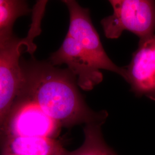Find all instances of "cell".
Here are the masks:
<instances>
[{
    "label": "cell",
    "instance_id": "cell-1",
    "mask_svg": "<svg viewBox=\"0 0 155 155\" xmlns=\"http://www.w3.org/2000/svg\"><path fill=\"white\" fill-rule=\"evenodd\" d=\"M21 66L18 94L32 100L61 127L105 122L107 111L96 112L89 107L78 90L76 78L67 68L37 61L21 63Z\"/></svg>",
    "mask_w": 155,
    "mask_h": 155
},
{
    "label": "cell",
    "instance_id": "cell-2",
    "mask_svg": "<svg viewBox=\"0 0 155 155\" xmlns=\"http://www.w3.org/2000/svg\"><path fill=\"white\" fill-rule=\"evenodd\" d=\"M47 4L45 1H39L34 6L32 22L25 38L19 39L13 36L0 40V132L22 84L20 56L27 52L32 54L36 49L34 39L41 33Z\"/></svg>",
    "mask_w": 155,
    "mask_h": 155
},
{
    "label": "cell",
    "instance_id": "cell-3",
    "mask_svg": "<svg viewBox=\"0 0 155 155\" xmlns=\"http://www.w3.org/2000/svg\"><path fill=\"white\" fill-rule=\"evenodd\" d=\"M113 14L101 24L106 37L116 39L128 31L140 40L155 33V1L150 0H111Z\"/></svg>",
    "mask_w": 155,
    "mask_h": 155
},
{
    "label": "cell",
    "instance_id": "cell-4",
    "mask_svg": "<svg viewBox=\"0 0 155 155\" xmlns=\"http://www.w3.org/2000/svg\"><path fill=\"white\" fill-rule=\"evenodd\" d=\"M61 127L32 100L18 94L0 132V142L12 137L55 139Z\"/></svg>",
    "mask_w": 155,
    "mask_h": 155
},
{
    "label": "cell",
    "instance_id": "cell-5",
    "mask_svg": "<svg viewBox=\"0 0 155 155\" xmlns=\"http://www.w3.org/2000/svg\"><path fill=\"white\" fill-rule=\"evenodd\" d=\"M70 15V25L67 35L74 39L100 70L116 73L124 78L123 67L117 66L107 56L100 36L91 22L89 9L84 8L76 1L64 0Z\"/></svg>",
    "mask_w": 155,
    "mask_h": 155
},
{
    "label": "cell",
    "instance_id": "cell-6",
    "mask_svg": "<svg viewBox=\"0 0 155 155\" xmlns=\"http://www.w3.org/2000/svg\"><path fill=\"white\" fill-rule=\"evenodd\" d=\"M123 68V78L136 95L155 101V33L140 40L130 64Z\"/></svg>",
    "mask_w": 155,
    "mask_h": 155
},
{
    "label": "cell",
    "instance_id": "cell-7",
    "mask_svg": "<svg viewBox=\"0 0 155 155\" xmlns=\"http://www.w3.org/2000/svg\"><path fill=\"white\" fill-rule=\"evenodd\" d=\"M50 63L55 66L66 64L67 69L76 78L78 86L86 91L93 90L103 80L100 69L67 34L59 49L51 56Z\"/></svg>",
    "mask_w": 155,
    "mask_h": 155
},
{
    "label": "cell",
    "instance_id": "cell-8",
    "mask_svg": "<svg viewBox=\"0 0 155 155\" xmlns=\"http://www.w3.org/2000/svg\"><path fill=\"white\" fill-rule=\"evenodd\" d=\"M61 143L53 138L12 137L0 142V155H67Z\"/></svg>",
    "mask_w": 155,
    "mask_h": 155
},
{
    "label": "cell",
    "instance_id": "cell-9",
    "mask_svg": "<svg viewBox=\"0 0 155 155\" xmlns=\"http://www.w3.org/2000/svg\"><path fill=\"white\" fill-rule=\"evenodd\" d=\"M102 125L100 123L85 125L83 144L77 150L68 151L67 155H117L106 144L101 132Z\"/></svg>",
    "mask_w": 155,
    "mask_h": 155
},
{
    "label": "cell",
    "instance_id": "cell-10",
    "mask_svg": "<svg viewBox=\"0 0 155 155\" xmlns=\"http://www.w3.org/2000/svg\"><path fill=\"white\" fill-rule=\"evenodd\" d=\"M28 3L21 0H0V40L13 36L12 29L20 17L29 12Z\"/></svg>",
    "mask_w": 155,
    "mask_h": 155
}]
</instances>
